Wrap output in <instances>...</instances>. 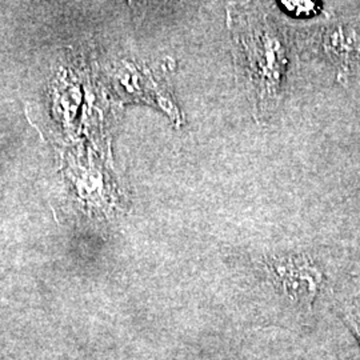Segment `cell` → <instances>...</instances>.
<instances>
[{"label":"cell","instance_id":"obj_2","mask_svg":"<svg viewBox=\"0 0 360 360\" xmlns=\"http://www.w3.org/2000/svg\"><path fill=\"white\" fill-rule=\"evenodd\" d=\"M272 272L278 282L283 284L287 290L297 291L300 288L302 295L312 299L322 282L321 272L314 269L309 262L302 257H287L276 260L272 264Z\"/></svg>","mask_w":360,"mask_h":360},{"label":"cell","instance_id":"obj_3","mask_svg":"<svg viewBox=\"0 0 360 360\" xmlns=\"http://www.w3.org/2000/svg\"><path fill=\"white\" fill-rule=\"evenodd\" d=\"M326 49L336 56L354 53L360 56V30L355 27H339L326 38Z\"/></svg>","mask_w":360,"mask_h":360},{"label":"cell","instance_id":"obj_4","mask_svg":"<svg viewBox=\"0 0 360 360\" xmlns=\"http://www.w3.org/2000/svg\"><path fill=\"white\" fill-rule=\"evenodd\" d=\"M284 10L295 16L302 15H312L318 11V6L312 1H281Z\"/></svg>","mask_w":360,"mask_h":360},{"label":"cell","instance_id":"obj_5","mask_svg":"<svg viewBox=\"0 0 360 360\" xmlns=\"http://www.w3.org/2000/svg\"><path fill=\"white\" fill-rule=\"evenodd\" d=\"M352 324L356 327V331L360 336V314H356L352 316Z\"/></svg>","mask_w":360,"mask_h":360},{"label":"cell","instance_id":"obj_1","mask_svg":"<svg viewBox=\"0 0 360 360\" xmlns=\"http://www.w3.org/2000/svg\"><path fill=\"white\" fill-rule=\"evenodd\" d=\"M238 44L245 56L247 87L257 110H270L281 99L288 65L283 37L264 20L239 32Z\"/></svg>","mask_w":360,"mask_h":360}]
</instances>
